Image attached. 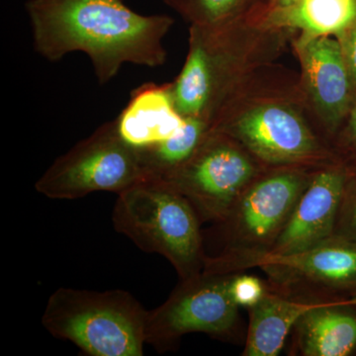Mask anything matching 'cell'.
Masks as SVG:
<instances>
[{"label": "cell", "instance_id": "cell-22", "mask_svg": "<svg viewBox=\"0 0 356 356\" xmlns=\"http://www.w3.org/2000/svg\"><path fill=\"white\" fill-rule=\"evenodd\" d=\"M346 143L351 149L356 152V106L350 116V125L346 136Z\"/></svg>", "mask_w": 356, "mask_h": 356}, {"label": "cell", "instance_id": "cell-14", "mask_svg": "<svg viewBox=\"0 0 356 356\" xmlns=\"http://www.w3.org/2000/svg\"><path fill=\"white\" fill-rule=\"evenodd\" d=\"M268 284V283H267ZM268 289L261 301L248 309L250 322L243 356H277L288 336L307 312L325 302Z\"/></svg>", "mask_w": 356, "mask_h": 356}, {"label": "cell", "instance_id": "cell-3", "mask_svg": "<svg viewBox=\"0 0 356 356\" xmlns=\"http://www.w3.org/2000/svg\"><path fill=\"white\" fill-rule=\"evenodd\" d=\"M112 221L140 250L165 257L180 280L202 273L207 257L202 222L191 202L165 179L145 177L119 193Z\"/></svg>", "mask_w": 356, "mask_h": 356}, {"label": "cell", "instance_id": "cell-11", "mask_svg": "<svg viewBox=\"0 0 356 356\" xmlns=\"http://www.w3.org/2000/svg\"><path fill=\"white\" fill-rule=\"evenodd\" d=\"M307 89L325 124L337 128L350 107L353 84L337 40L308 35L299 44Z\"/></svg>", "mask_w": 356, "mask_h": 356}, {"label": "cell", "instance_id": "cell-19", "mask_svg": "<svg viewBox=\"0 0 356 356\" xmlns=\"http://www.w3.org/2000/svg\"><path fill=\"white\" fill-rule=\"evenodd\" d=\"M268 289L267 282L243 273L234 274L229 284L232 298L238 307L250 309L257 305Z\"/></svg>", "mask_w": 356, "mask_h": 356}, {"label": "cell", "instance_id": "cell-7", "mask_svg": "<svg viewBox=\"0 0 356 356\" xmlns=\"http://www.w3.org/2000/svg\"><path fill=\"white\" fill-rule=\"evenodd\" d=\"M267 170L236 140L211 130L193 156L163 179L191 202L201 222L217 225Z\"/></svg>", "mask_w": 356, "mask_h": 356}, {"label": "cell", "instance_id": "cell-20", "mask_svg": "<svg viewBox=\"0 0 356 356\" xmlns=\"http://www.w3.org/2000/svg\"><path fill=\"white\" fill-rule=\"evenodd\" d=\"M334 235L356 242V180L350 175L344 189Z\"/></svg>", "mask_w": 356, "mask_h": 356}, {"label": "cell", "instance_id": "cell-13", "mask_svg": "<svg viewBox=\"0 0 356 356\" xmlns=\"http://www.w3.org/2000/svg\"><path fill=\"white\" fill-rule=\"evenodd\" d=\"M356 297L330 300L307 312L293 329L291 355L348 356L356 351Z\"/></svg>", "mask_w": 356, "mask_h": 356}, {"label": "cell", "instance_id": "cell-16", "mask_svg": "<svg viewBox=\"0 0 356 356\" xmlns=\"http://www.w3.org/2000/svg\"><path fill=\"white\" fill-rule=\"evenodd\" d=\"M211 129V124L205 119L191 117L173 137L137 153L145 177L163 179L177 172L197 151Z\"/></svg>", "mask_w": 356, "mask_h": 356}, {"label": "cell", "instance_id": "cell-2", "mask_svg": "<svg viewBox=\"0 0 356 356\" xmlns=\"http://www.w3.org/2000/svg\"><path fill=\"white\" fill-rule=\"evenodd\" d=\"M315 172L270 168L255 178L217 224L221 250L206 257L203 273L236 274L254 268L273 250Z\"/></svg>", "mask_w": 356, "mask_h": 356}, {"label": "cell", "instance_id": "cell-1", "mask_svg": "<svg viewBox=\"0 0 356 356\" xmlns=\"http://www.w3.org/2000/svg\"><path fill=\"white\" fill-rule=\"evenodd\" d=\"M25 9L37 54L49 62L86 54L102 86L124 65L165 64L163 40L175 22L166 14L136 13L125 0H28Z\"/></svg>", "mask_w": 356, "mask_h": 356}, {"label": "cell", "instance_id": "cell-8", "mask_svg": "<svg viewBox=\"0 0 356 356\" xmlns=\"http://www.w3.org/2000/svg\"><path fill=\"white\" fill-rule=\"evenodd\" d=\"M211 130L236 140L266 168L318 170L334 163L303 119L282 105L264 104L236 118L218 119Z\"/></svg>", "mask_w": 356, "mask_h": 356}, {"label": "cell", "instance_id": "cell-18", "mask_svg": "<svg viewBox=\"0 0 356 356\" xmlns=\"http://www.w3.org/2000/svg\"><path fill=\"white\" fill-rule=\"evenodd\" d=\"M194 26L224 27L242 14L250 0H163Z\"/></svg>", "mask_w": 356, "mask_h": 356}, {"label": "cell", "instance_id": "cell-10", "mask_svg": "<svg viewBox=\"0 0 356 356\" xmlns=\"http://www.w3.org/2000/svg\"><path fill=\"white\" fill-rule=\"evenodd\" d=\"M348 177V170L339 163L316 170L267 255L295 254L334 236Z\"/></svg>", "mask_w": 356, "mask_h": 356}, {"label": "cell", "instance_id": "cell-6", "mask_svg": "<svg viewBox=\"0 0 356 356\" xmlns=\"http://www.w3.org/2000/svg\"><path fill=\"white\" fill-rule=\"evenodd\" d=\"M234 274L201 273L180 280L170 297L147 314V344L172 350L185 334L202 332L229 341L240 334V314L231 296Z\"/></svg>", "mask_w": 356, "mask_h": 356}, {"label": "cell", "instance_id": "cell-23", "mask_svg": "<svg viewBox=\"0 0 356 356\" xmlns=\"http://www.w3.org/2000/svg\"><path fill=\"white\" fill-rule=\"evenodd\" d=\"M291 1V0H277L278 6H284V4H287L288 2Z\"/></svg>", "mask_w": 356, "mask_h": 356}, {"label": "cell", "instance_id": "cell-15", "mask_svg": "<svg viewBox=\"0 0 356 356\" xmlns=\"http://www.w3.org/2000/svg\"><path fill=\"white\" fill-rule=\"evenodd\" d=\"M175 107L184 118H202L212 127L219 106V81L216 65L202 31L191 30V47L177 81L172 83Z\"/></svg>", "mask_w": 356, "mask_h": 356}, {"label": "cell", "instance_id": "cell-5", "mask_svg": "<svg viewBox=\"0 0 356 356\" xmlns=\"http://www.w3.org/2000/svg\"><path fill=\"white\" fill-rule=\"evenodd\" d=\"M145 177L137 154L122 140L113 120L56 159L35 189L54 200H76L95 192L119 194Z\"/></svg>", "mask_w": 356, "mask_h": 356}, {"label": "cell", "instance_id": "cell-4", "mask_svg": "<svg viewBox=\"0 0 356 356\" xmlns=\"http://www.w3.org/2000/svg\"><path fill=\"white\" fill-rule=\"evenodd\" d=\"M147 314L131 293L60 287L49 297L42 325L89 356H142Z\"/></svg>", "mask_w": 356, "mask_h": 356}, {"label": "cell", "instance_id": "cell-21", "mask_svg": "<svg viewBox=\"0 0 356 356\" xmlns=\"http://www.w3.org/2000/svg\"><path fill=\"white\" fill-rule=\"evenodd\" d=\"M344 60L356 91V18L346 29L337 34Z\"/></svg>", "mask_w": 356, "mask_h": 356}, {"label": "cell", "instance_id": "cell-9", "mask_svg": "<svg viewBox=\"0 0 356 356\" xmlns=\"http://www.w3.org/2000/svg\"><path fill=\"white\" fill-rule=\"evenodd\" d=\"M254 267L269 286L285 294L318 300L356 297V242L332 236L302 252L266 255Z\"/></svg>", "mask_w": 356, "mask_h": 356}, {"label": "cell", "instance_id": "cell-17", "mask_svg": "<svg viewBox=\"0 0 356 356\" xmlns=\"http://www.w3.org/2000/svg\"><path fill=\"white\" fill-rule=\"evenodd\" d=\"M288 23L307 35L323 36L346 29L356 18V0H292L280 7Z\"/></svg>", "mask_w": 356, "mask_h": 356}, {"label": "cell", "instance_id": "cell-12", "mask_svg": "<svg viewBox=\"0 0 356 356\" xmlns=\"http://www.w3.org/2000/svg\"><path fill=\"white\" fill-rule=\"evenodd\" d=\"M185 120L173 102L172 83H146L132 91L114 122L122 140L137 154L173 137Z\"/></svg>", "mask_w": 356, "mask_h": 356}]
</instances>
